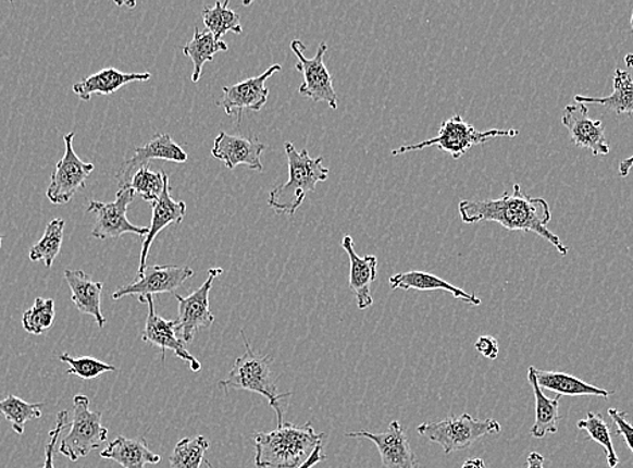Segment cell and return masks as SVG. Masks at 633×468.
<instances>
[{"instance_id":"obj_42","label":"cell","mask_w":633,"mask_h":468,"mask_svg":"<svg viewBox=\"0 0 633 468\" xmlns=\"http://www.w3.org/2000/svg\"><path fill=\"white\" fill-rule=\"evenodd\" d=\"M632 167H633V155L630 158H626V160L620 162L619 165L620 177L629 176Z\"/></svg>"},{"instance_id":"obj_11","label":"cell","mask_w":633,"mask_h":468,"mask_svg":"<svg viewBox=\"0 0 633 468\" xmlns=\"http://www.w3.org/2000/svg\"><path fill=\"white\" fill-rule=\"evenodd\" d=\"M195 270L188 267H174V264H165V267H149L142 273H138L132 284L119 287L112 298L126 296H137L140 303L146 304L147 298L161 293H174L178 287L185 284V281L194 278Z\"/></svg>"},{"instance_id":"obj_1","label":"cell","mask_w":633,"mask_h":468,"mask_svg":"<svg viewBox=\"0 0 633 468\" xmlns=\"http://www.w3.org/2000/svg\"><path fill=\"white\" fill-rule=\"evenodd\" d=\"M459 212L462 222L467 224L494 222L507 230L534 233L556 247L561 256H568L569 247L547 227L551 220L548 202L541 197L523 194L519 184L511 194L505 192L499 199L462 200Z\"/></svg>"},{"instance_id":"obj_39","label":"cell","mask_w":633,"mask_h":468,"mask_svg":"<svg viewBox=\"0 0 633 468\" xmlns=\"http://www.w3.org/2000/svg\"><path fill=\"white\" fill-rule=\"evenodd\" d=\"M474 348L484 358L496 359L499 357V342L492 335L480 336L474 343Z\"/></svg>"},{"instance_id":"obj_12","label":"cell","mask_w":633,"mask_h":468,"mask_svg":"<svg viewBox=\"0 0 633 468\" xmlns=\"http://www.w3.org/2000/svg\"><path fill=\"white\" fill-rule=\"evenodd\" d=\"M223 274L222 268L208 270V279L188 297L175 295L178 301V325L177 332L181 340L190 343L195 340L197 332L209 329L213 324L214 316L209 307V292L213 282Z\"/></svg>"},{"instance_id":"obj_22","label":"cell","mask_w":633,"mask_h":468,"mask_svg":"<svg viewBox=\"0 0 633 468\" xmlns=\"http://www.w3.org/2000/svg\"><path fill=\"white\" fill-rule=\"evenodd\" d=\"M151 73H126L115 70V67H104V70L84 77L82 82L73 84V93L84 101L90 100L94 95H112L126 84L134 82L150 81Z\"/></svg>"},{"instance_id":"obj_40","label":"cell","mask_w":633,"mask_h":468,"mask_svg":"<svg viewBox=\"0 0 633 468\" xmlns=\"http://www.w3.org/2000/svg\"><path fill=\"white\" fill-rule=\"evenodd\" d=\"M327 459V456L324 454V444H320L319 447L315 448L314 453L310 458L305 461L303 465L299 466L298 468H312L315 465L321 464Z\"/></svg>"},{"instance_id":"obj_16","label":"cell","mask_w":633,"mask_h":468,"mask_svg":"<svg viewBox=\"0 0 633 468\" xmlns=\"http://www.w3.org/2000/svg\"><path fill=\"white\" fill-rule=\"evenodd\" d=\"M562 125L567 127L570 139L579 148L589 150L593 156L610 153L604 123L587 116V106L576 103L564 107Z\"/></svg>"},{"instance_id":"obj_27","label":"cell","mask_w":633,"mask_h":468,"mask_svg":"<svg viewBox=\"0 0 633 468\" xmlns=\"http://www.w3.org/2000/svg\"><path fill=\"white\" fill-rule=\"evenodd\" d=\"M528 378L530 385L533 386L536 404L535 422L530 432L535 439H544L546 435H553V433L558 432V422L562 420V417L558 415L559 399L562 396H557L554 399L545 396L538 382H536L534 366H530Z\"/></svg>"},{"instance_id":"obj_44","label":"cell","mask_w":633,"mask_h":468,"mask_svg":"<svg viewBox=\"0 0 633 468\" xmlns=\"http://www.w3.org/2000/svg\"><path fill=\"white\" fill-rule=\"evenodd\" d=\"M624 61H625L626 65H629L630 67H633V54L632 53L626 54Z\"/></svg>"},{"instance_id":"obj_15","label":"cell","mask_w":633,"mask_h":468,"mask_svg":"<svg viewBox=\"0 0 633 468\" xmlns=\"http://www.w3.org/2000/svg\"><path fill=\"white\" fill-rule=\"evenodd\" d=\"M146 304L149 307V313H147L145 330L140 336L142 341L160 347L162 360H165L166 349H171L179 359L185 360L190 366L191 371L199 373L201 364L186 349V343L177 335L178 321L166 320L158 316L152 297L147 298Z\"/></svg>"},{"instance_id":"obj_46","label":"cell","mask_w":633,"mask_h":468,"mask_svg":"<svg viewBox=\"0 0 633 468\" xmlns=\"http://www.w3.org/2000/svg\"><path fill=\"white\" fill-rule=\"evenodd\" d=\"M2 241H3V236L0 235V247H2Z\"/></svg>"},{"instance_id":"obj_7","label":"cell","mask_w":633,"mask_h":468,"mask_svg":"<svg viewBox=\"0 0 633 468\" xmlns=\"http://www.w3.org/2000/svg\"><path fill=\"white\" fill-rule=\"evenodd\" d=\"M89 398L84 394H77L73 398V420L71 430L62 439L60 454L65 458L77 461L86 458L92 451L98 449L109 439V430L101 424L100 410L89 409Z\"/></svg>"},{"instance_id":"obj_21","label":"cell","mask_w":633,"mask_h":468,"mask_svg":"<svg viewBox=\"0 0 633 468\" xmlns=\"http://www.w3.org/2000/svg\"><path fill=\"white\" fill-rule=\"evenodd\" d=\"M64 278L71 287L72 301L78 311L94 316L99 329H104L107 320L103 312H101L103 282L94 281L83 270H65Z\"/></svg>"},{"instance_id":"obj_5","label":"cell","mask_w":633,"mask_h":468,"mask_svg":"<svg viewBox=\"0 0 633 468\" xmlns=\"http://www.w3.org/2000/svg\"><path fill=\"white\" fill-rule=\"evenodd\" d=\"M517 130L513 128H492L480 132L476 127L469 125L461 115H455L443 122L438 130L437 137L422 140L415 145H405L392 151L393 156L409 153V151H420L431 146H438V149L449 153L455 160H459L473 146L487 144L494 138H516Z\"/></svg>"},{"instance_id":"obj_10","label":"cell","mask_w":633,"mask_h":468,"mask_svg":"<svg viewBox=\"0 0 633 468\" xmlns=\"http://www.w3.org/2000/svg\"><path fill=\"white\" fill-rule=\"evenodd\" d=\"M75 137V132L64 135L65 155L55 165L50 178L47 196L54 206L67 205L78 189L86 187L87 178L95 169L94 163L84 162L76 155L73 148Z\"/></svg>"},{"instance_id":"obj_32","label":"cell","mask_w":633,"mask_h":468,"mask_svg":"<svg viewBox=\"0 0 633 468\" xmlns=\"http://www.w3.org/2000/svg\"><path fill=\"white\" fill-rule=\"evenodd\" d=\"M209 447H211V443L203 436L179 440L171 455V467L201 468L203 461L209 466V461L206 460V454Z\"/></svg>"},{"instance_id":"obj_13","label":"cell","mask_w":633,"mask_h":468,"mask_svg":"<svg viewBox=\"0 0 633 468\" xmlns=\"http://www.w3.org/2000/svg\"><path fill=\"white\" fill-rule=\"evenodd\" d=\"M282 71L281 64H274L263 72L262 75L247 78L245 82L234 84V86L223 87V99L218 101L225 114H237V122H241L243 111H260L269 100V89L265 82L275 73Z\"/></svg>"},{"instance_id":"obj_41","label":"cell","mask_w":633,"mask_h":468,"mask_svg":"<svg viewBox=\"0 0 633 468\" xmlns=\"http://www.w3.org/2000/svg\"><path fill=\"white\" fill-rule=\"evenodd\" d=\"M545 456L538 453H531L528 456V468H544Z\"/></svg>"},{"instance_id":"obj_4","label":"cell","mask_w":633,"mask_h":468,"mask_svg":"<svg viewBox=\"0 0 633 468\" xmlns=\"http://www.w3.org/2000/svg\"><path fill=\"white\" fill-rule=\"evenodd\" d=\"M241 340L245 342L246 353L236 359L234 368L225 380L219 382V386H222L225 392L247 391L268 398L269 405L275 410L278 427L284 426V410H282L281 402L290 397L291 393H278L273 371H271L274 358L271 355L258 354L248 342L245 331H241Z\"/></svg>"},{"instance_id":"obj_17","label":"cell","mask_w":633,"mask_h":468,"mask_svg":"<svg viewBox=\"0 0 633 468\" xmlns=\"http://www.w3.org/2000/svg\"><path fill=\"white\" fill-rule=\"evenodd\" d=\"M152 160L171 161L175 163H185L188 161V155L175 144L171 135L157 134L149 144L134 150V155L122 163L116 173V180L121 188L128 187L129 182L140 168L149 167Z\"/></svg>"},{"instance_id":"obj_6","label":"cell","mask_w":633,"mask_h":468,"mask_svg":"<svg viewBox=\"0 0 633 468\" xmlns=\"http://www.w3.org/2000/svg\"><path fill=\"white\" fill-rule=\"evenodd\" d=\"M417 431L421 436L440 445L446 455H450L455 451L471 447L484 436L497 435L501 432V426L494 419L480 420L463 414L446 417L440 421L425 422Z\"/></svg>"},{"instance_id":"obj_34","label":"cell","mask_w":633,"mask_h":468,"mask_svg":"<svg viewBox=\"0 0 633 468\" xmlns=\"http://www.w3.org/2000/svg\"><path fill=\"white\" fill-rule=\"evenodd\" d=\"M54 319V300L37 297L34 306L22 318V325L32 335H42L45 331L52 329Z\"/></svg>"},{"instance_id":"obj_36","label":"cell","mask_w":633,"mask_h":468,"mask_svg":"<svg viewBox=\"0 0 633 468\" xmlns=\"http://www.w3.org/2000/svg\"><path fill=\"white\" fill-rule=\"evenodd\" d=\"M61 362L70 365L66 370L67 375H76L82 380H95L104 373H114L117 369L114 365L101 362V360L90 357H71L64 353L60 357Z\"/></svg>"},{"instance_id":"obj_31","label":"cell","mask_w":633,"mask_h":468,"mask_svg":"<svg viewBox=\"0 0 633 468\" xmlns=\"http://www.w3.org/2000/svg\"><path fill=\"white\" fill-rule=\"evenodd\" d=\"M229 2L225 0L224 3L216 2L213 8H206L202 11L203 25L207 30L211 32L218 41L228 32L235 34L243 33V26L239 14L234 10L228 9Z\"/></svg>"},{"instance_id":"obj_3","label":"cell","mask_w":633,"mask_h":468,"mask_svg":"<svg viewBox=\"0 0 633 468\" xmlns=\"http://www.w3.org/2000/svg\"><path fill=\"white\" fill-rule=\"evenodd\" d=\"M288 161L287 183L270 192L269 206L281 215L293 217L302 206L307 195L314 192L316 184L326 182L330 169L324 167V158H312L308 149L298 151L291 143L285 144Z\"/></svg>"},{"instance_id":"obj_29","label":"cell","mask_w":633,"mask_h":468,"mask_svg":"<svg viewBox=\"0 0 633 468\" xmlns=\"http://www.w3.org/2000/svg\"><path fill=\"white\" fill-rule=\"evenodd\" d=\"M65 220L53 219L47 225L41 239L34 245L29 253L33 262L42 261L48 269L53 267L54 259L58 258L62 242H64Z\"/></svg>"},{"instance_id":"obj_23","label":"cell","mask_w":633,"mask_h":468,"mask_svg":"<svg viewBox=\"0 0 633 468\" xmlns=\"http://www.w3.org/2000/svg\"><path fill=\"white\" fill-rule=\"evenodd\" d=\"M389 287L393 291H444L449 292L457 300L471 304L474 307L482 306V300L477 296L472 295V293L460 290V287L449 284L448 281L437 278V275L420 272V270H410V272L393 275V278H389Z\"/></svg>"},{"instance_id":"obj_2","label":"cell","mask_w":633,"mask_h":468,"mask_svg":"<svg viewBox=\"0 0 633 468\" xmlns=\"http://www.w3.org/2000/svg\"><path fill=\"white\" fill-rule=\"evenodd\" d=\"M326 433L316 432L310 422L284 426L271 432H259L256 442V466L258 468H298L324 444Z\"/></svg>"},{"instance_id":"obj_25","label":"cell","mask_w":633,"mask_h":468,"mask_svg":"<svg viewBox=\"0 0 633 468\" xmlns=\"http://www.w3.org/2000/svg\"><path fill=\"white\" fill-rule=\"evenodd\" d=\"M534 373L536 382H538L541 389H546V391L557 393L558 396H592L607 399L613 394V392H608L603 387L591 385V383H586L585 381L580 380V378L567 373L539 370L536 368H534Z\"/></svg>"},{"instance_id":"obj_19","label":"cell","mask_w":633,"mask_h":468,"mask_svg":"<svg viewBox=\"0 0 633 468\" xmlns=\"http://www.w3.org/2000/svg\"><path fill=\"white\" fill-rule=\"evenodd\" d=\"M171 190V183H169V176L166 174L165 187H163L162 195L160 199L151 205V225L149 227V234H147L144 241L138 273H142L147 268V257H149L152 242L156 241L157 235L160 234L162 230H165L167 225L183 223L186 215V202L175 201L172 197Z\"/></svg>"},{"instance_id":"obj_37","label":"cell","mask_w":633,"mask_h":468,"mask_svg":"<svg viewBox=\"0 0 633 468\" xmlns=\"http://www.w3.org/2000/svg\"><path fill=\"white\" fill-rule=\"evenodd\" d=\"M70 426V411L61 410L58 415V421H55V427L49 432V442L47 447H45V464L42 468H55L54 467V451L55 445L59 443L61 432Z\"/></svg>"},{"instance_id":"obj_24","label":"cell","mask_w":633,"mask_h":468,"mask_svg":"<svg viewBox=\"0 0 633 468\" xmlns=\"http://www.w3.org/2000/svg\"><path fill=\"white\" fill-rule=\"evenodd\" d=\"M101 458L116 461L123 468H146V465H158L161 456L152 453L146 439H127L119 436L107 445Z\"/></svg>"},{"instance_id":"obj_45","label":"cell","mask_w":633,"mask_h":468,"mask_svg":"<svg viewBox=\"0 0 633 468\" xmlns=\"http://www.w3.org/2000/svg\"><path fill=\"white\" fill-rule=\"evenodd\" d=\"M631 27H632V33H633V10H632V15H631Z\"/></svg>"},{"instance_id":"obj_14","label":"cell","mask_w":633,"mask_h":468,"mask_svg":"<svg viewBox=\"0 0 633 468\" xmlns=\"http://www.w3.org/2000/svg\"><path fill=\"white\" fill-rule=\"evenodd\" d=\"M347 438L369 439L381 454L382 464L387 468H420L414 451L411 449L402 424L395 420L389 422L387 431L372 433L369 431L348 432Z\"/></svg>"},{"instance_id":"obj_38","label":"cell","mask_w":633,"mask_h":468,"mask_svg":"<svg viewBox=\"0 0 633 468\" xmlns=\"http://www.w3.org/2000/svg\"><path fill=\"white\" fill-rule=\"evenodd\" d=\"M608 414L610 416V419L615 421L616 435L623 439L625 444L629 445V448L633 453V426L631 424L629 419H626V417H629V414H626V411L618 410L615 408H610L608 410Z\"/></svg>"},{"instance_id":"obj_20","label":"cell","mask_w":633,"mask_h":468,"mask_svg":"<svg viewBox=\"0 0 633 468\" xmlns=\"http://www.w3.org/2000/svg\"><path fill=\"white\" fill-rule=\"evenodd\" d=\"M343 249L350 262L349 287L355 293L359 309H367L374 304L371 295V284L376 280L377 258L375 256L360 257L355 250L352 236H344Z\"/></svg>"},{"instance_id":"obj_33","label":"cell","mask_w":633,"mask_h":468,"mask_svg":"<svg viewBox=\"0 0 633 468\" xmlns=\"http://www.w3.org/2000/svg\"><path fill=\"white\" fill-rule=\"evenodd\" d=\"M576 427L580 430H584L592 440L596 443L603 445L605 451H607V461L609 468H616L619 465L618 455L612 443V438H610V430L607 421L604 420L601 415L595 414V411H587L584 420H580Z\"/></svg>"},{"instance_id":"obj_35","label":"cell","mask_w":633,"mask_h":468,"mask_svg":"<svg viewBox=\"0 0 633 468\" xmlns=\"http://www.w3.org/2000/svg\"><path fill=\"white\" fill-rule=\"evenodd\" d=\"M165 172H152L149 167L140 168L134 174L128 187H132L135 195L142 197L145 201L156 202L162 195L165 187Z\"/></svg>"},{"instance_id":"obj_8","label":"cell","mask_w":633,"mask_h":468,"mask_svg":"<svg viewBox=\"0 0 633 468\" xmlns=\"http://www.w3.org/2000/svg\"><path fill=\"white\" fill-rule=\"evenodd\" d=\"M293 53L296 54L298 59V64L296 70L301 72L303 75V83L299 87V94L307 96V98L316 101H324L332 110H336L338 107V98L333 88V81L330 71L324 63V58L327 52V44L322 41L316 49V53L313 59H308L305 56V50H307V45H305L301 39H293L291 41Z\"/></svg>"},{"instance_id":"obj_30","label":"cell","mask_w":633,"mask_h":468,"mask_svg":"<svg viewBox=\"0 0 633 468\" xmlns=\"http://www.w3.org/2000/svg\"><path fill=\"white\" fill-rule=\"evenodd\" d=\"M44 406V403H26L10 394L4 399H0V416L10 422L14 432L24 435L26 422L41 419Z\"/></svg>"},{"instance_id":"obj_28","label":"cell","mask_w":633,"mask_h":468,"mask_svg":"<svg viewBox=\"0 0 633 468\" xmlns=\"http://www.w3.org/2000/svg\"><path fill=\"white\" fill-rule=\"evenodd\" d=\"M227 50L228 45L223 39L222 41H218L211 32H200L199 27H196L194 39L184 47V54L195 65L191 82H199L203 65L209 63V61H213L214 56L219 52H227Z\"/></svg>"},{"instance_id":"obj_43","label":"cell","mask_w":633,"mask_h":468,"mask_svg":"<svg viewBox=\"0 0 633 468\" xmlns=\"http://www.w3.org/2000/svg\"><path fill=\"white\" fill-rule=\"evenodd\" d=\"M461 468H487V466H485L483 459L476 458L468 459L466 464L462 465Z\"/></svg>"},{"instance_id":"obj_9","label":"cell","mask_w":633,"mask_h":468,"mask_svg":"<svg viewBox=\"0 0 633 468\" xmlns=\"http://www.w3.org/2000/svg\"><path fill=\"white\" fill-rule=\"evenodd\" d=\"M135 192L132 187H123L117 190L116 199L111 202L90 201L87 208L88 213H95L96 223L92 230L94 238L101 241L121 238L124 234H135L147 236L149 227L129 223L127 211L129 205L135 199Z\"/></svg>"},{"instance_id":"obj_26","label":"cell","mask_w":633,"mask_h":468,"mask_svg":"<svg viewBox=\"0 0 633 468\" xmlns=\"http://www.w3.org/2000/svg\"><path fill=\"white\" fill-rule=\"evenodd\" d=\"M574 99L579 104H600L618 115L633 114V81L629 72L615 71L613 94L605 98H589V96L575 95Z\"/></svg>"},{"instance_id":"obj_18","label":"cell","mask_w":633,"mask_h":468,"mask_svg":"<svg viewBox=\"0 0 633 468\" xmlns=\"http://www.w3.org/2000/svg\"><path fill=\"white\" fill-rule=\"evenodd\" d=\"M265 145L256 138L239 137L220 132L214 139L212 156L223 161L228 169L237 165H247L252 171L263 172L262 155Z\"/></svg>"}]
</instances>
